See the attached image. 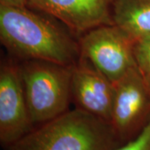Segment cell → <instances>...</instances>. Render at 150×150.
Instances as JSON below:
<instances>
[{"label":"cell","instance_id":"obj_1","mask_svg":"<svg viewBox=\"0 0 150 150\" xmlns=\"http://www.w3.org/2000/svg\"><path fill=\"white\" fill-rule=\"evenodd\" d=\"M55 20L28 7L0 4L1 43L19 59L74 66L81 57L79 40Z\"/></svg>","mask_w":150,"mask_h":150},{"label":"cell","instance_id":"obj_2","mask_svg":"<svg viewBox=\"0 0 150 150\" xmlns=\"http://www.w3.org/2000/svg\"><path fill=\"white\" fill-rule=\"evenodd\" d=\"M122 144L110 123L75 108L38 125L7 150H114Z\"/></svg>","mask_w":150,"mask_h":150},{"label":"cell","instance_id":"obj_3","mask_svg":"<svg viewBox=\"0 0 150 150\" xmlns=\"http://www.w3.org/2000/svg\"><path fill=\"white\" fill-rule=\"evenodd\" d=\"M20 67L29 114L40 125L69 110L74 66L42 60H25Z\"/></svg>","mask_w":150,"mask_h":150},{"label":"cell","instance_id":"obj_4","mask_svg":"<svg viewBox=\"0 0 150 150\" xmlns=\"http://www.w3.org/2000/svg\"><path fill=\"white\" fill-rule=\"evenodd\" d=\"M79 43L80 58L89 62L114 84L137 67L134 40L114 24L93 28L81 35Z\"/></svg>","mask_w":150,"mask_h":150},{"label":"cell","instance_id":"obj_5","mask_svg":"<svg viewBox=\"0 0 150 150\" xmlns=\"http://www.w3.org/2000/svg\"><path fill=\"white\" fill-rule=\"evenodd\" d=\"M150 119V88L137 67L115 83L110 124L123 144L134 139Z\"/></svg>","mask_w":150,"mask_h":150},{"label":"cell","instance_id":"obj_6","mask_svg":"<svg viewBox=\"0 0 150 150\" xmlns=\"http://www.w3.org/2000/svg\"><path fill=\"white\" fill-rule=\"evenodd\" d=\"M35 128L22 80L20 67L7 61L0 69V142L8 148Z\"/></svg>","mask_w":150,"mask_h":150},{"label":"cell","instance_id":"obj_7","mask_svg":"<svg viewBox=\"0 0 150 150\" xmlns=\"http://www.w3.org/2000/svg\"><path fill=\"white\" fill-rule=\"evenodd\" d=\"M112 0H29L28 7L53 17L74 34L113 24Z\"/></svg>","mask_w":150,"mask_h":150},{"label":"cell","instance_id":"obj_8","mask_svg":"<svg viewBox=\"0 0 150 150\" xmlns=\"http://www.w3.org/2000/svg\"><path fill=\"white\" fill-rule=\"evenodd\" d=\"M71 96L77 108L110 123L115 84L82 58L73 68Z\"/></svg>","mask_w":150,"mask_h":150},{"label":"cell","instance_id":"obj_9","mask_svg":"<svg viewBox=\"0 0 150 150\" xmlns=\"http://www.w3.org/2000/svg\"><path fill=\"white\" fill-rule=\"evenodd\" d=\"M112 18L134 40L150 33V0H112Z\"/></svg>","mask_w":150,"mask_h":150},{"label":"cell","instance_id":"obj_10","mask_svg":"<svg viewBox=\"0 0 150 150\" xmlns=\"http://www.w3.org/2000/svg\"><path fill=\"white\" fill-rule=\"evenodd\" d=\"M134 54L137 68L150 88V33L134 40Z\"/></svg>","mask_w":150,"mask_h":150},{"label":"cell","instance_id":"obj_11","mask_svg":"<svg viewBox=\"0 0 150 150\" xmlns=\"http://www.w3.org/2000/svg\"><path fill=\"white\" fill-rule=\"evenodd\" d=\"M114 150H150V119L136 138Z\"/></svg>","mask_w":150,"mask_h":150},{"label":"cell","instance_id":"obj_12","mask_svg":"<svg viewBox=\"0 0 150 150\" xmlns=\"http://www.w3.org/2000/svg\"><path fill=\"white\" fill-rule=\"evenodd\" d=\"M29 0H0V4L17 8L28 7Z\"/></svg>","mask_w":150,"mask_h":150}]
</instances>
